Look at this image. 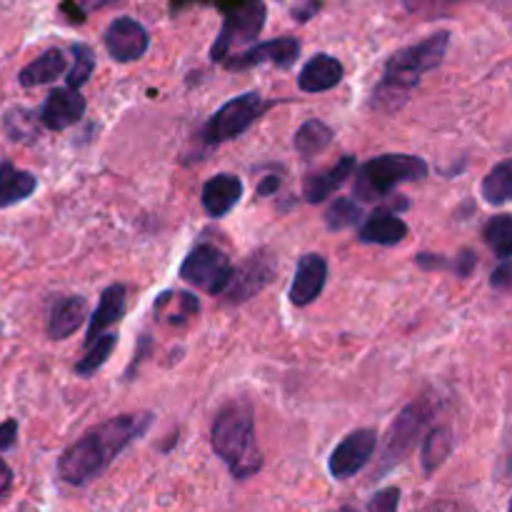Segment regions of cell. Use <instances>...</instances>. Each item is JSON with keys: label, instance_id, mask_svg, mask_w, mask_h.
<instances>
[{"label": "cell", "instance_id": "obj_6", "mask_svg": "<svg viewBox=\"0 0 512 512\" xmlns=\"http://www.w3.org/2000/svg\"><path fill=\"white\" fill-rule=\"evenodd\" d=\"M233 263L220 248L210 243H198L180 263V280L208 295H223L233 278Z\"/></svg>", "mask_w": 512, "mask_h": 512}, {"label": "cell", "instance_id": "obj_26", "mask_svg": "<svg viewBox=\"0 0 512 512\" xmlns=\"http://www.w3.org/2000/svg\"><path fill=\"white\" fill-rule=\"evenodd\" d=\"M483 200L490 205H505L512 198V163L510 160H500L493 165L488 175H485L483 185H480Z\"/></svg>", "mask_w": 512, "mask_h": 512}, {"label": "cell", "instance_id": "obj_3", "mask_svg": "<svg viewBox=\"0 0 512 512\" xmlns=\"http://www.w3.org/2000/svg\"><path fill=\"white\" fill-rule=\"evenodd\" d=\"M210 445L235 480H248L260 473L263 455L255 438V410L250 400H230L218 410L210 425Z\"/></svg>", "mask_w": 512, "mask_h": 512}, {"label": "cell", "instance_id": "obj_25", "mask_svg": "<svg viewBox=\"0 0 512 512\" xmlns=\"http://www.w3.org/2000/svg\"><path fill=\"white\" fill-rule=\"evenodd\" d=\"M453 453V430L440 425V428H433L428 435H425L423 443V470L425 475H433L445 460Z\"/></svg>", "mask_w": 512, "mask_h": 512}, {"label": "cell", "instance_id": "obj_38", "mask_svg": "<svg viewBox=\"0 0 512 512\" xmlns=\"http://www.w3.org/2000/svg\"><path fill=\"white\" fill-rule=\"evenodd\" d=\"M10 488H13V470H10V465L0 458V503L8 498Z\"/></svg>", "mask_w": 512, "mask_h": 512}, {"label": "cell", "instance_id": "obj_20", "mask_svg": "<svg viewBox=\"0 0 512 512\" xmlns=\"http://www.w3.org/2000/svg\"><path fill=\"white\" fill-rule=\"evenodd\" d=\"M345 68L338 58L328 53H318L303 65L298 75V88L303 93H328L343 83Z\"/></svg>", "mask_w": 512, "mask_h": 512}, {"label": "cell", "instance_id": "obj_21", "mask_svg": "<svg viewBox=\"0 0 512 512\" xmlns=\"http://www.w3.org/2000/svg\"><path fill=\"white\" fill-rule=\"evenodd\" d=\"M38 190V178L28 170L15 168L10 160H0V210L23 203Z\"/></svg>", "mask_w": 512, "mask_h": 512}, {"label": "cell", "instance_id": "obj_5", "mask_svg": "<svg viewBox=\"0 0 512 512\" xmlns=\"http://www.w3.org/2000/svg\"><path fill=\"white\" fill-rule=\"evenodd\" d=\"M275 103L265 100L258 90H248V93H240L238 98H230L228 103L220 105L213 115L208 118V123L203 125V133L200 138L205 140V145H220L228 143V140L240 138L250 125L258 118H263Z\"/></svg>", "mask_w": 512, "mask_h": 512}, {"label": "cell", "instance_id": "obj_18", "mask_svg": "<svg viewBox=\"0 0 512 512\" xmlns=\"http://www.w3.org/2000/svg\"><path fill=\"white\" fill-rule=\"evenodd\" d=\"M88 300L83 295H60L53 300L48 315V333L50 340H65L88 320Z\"/></svg>", "mask_w": 512, "mask_h": 512}, {"label": "cell", "instance_id": "obj_37", "mask_svg": "<svg viewBox=\"0 0 512 512\" xmlns=\"http://www.w3.org/2000/svg\"><path fill=\"white\" fill-rule=\"evenodd\" d=\"M490 285H493L495 290H510L512 285V270H510V260H500L498 268L493 270V275H490Z\"/></svg>", "mask_w": 512, "mask_h": 512}, {"label": "cell", "instance_id": "obj_35", "mask_svg": "<svg viewBox=\"0 0 512 512\" xmlns=\"http://www.w3.org/2000/svg\"><path fill=\"white\" fill-rule=\"evenodd\" d=\"M415 263H418V268L423 270H450L453 258H448V255H438V253H418Z\"/></svg>", "mask_w": 512, "mask_h": 512}, {"label": "cell", "instance_id": "obj_1", "mask_svg": "<svg viewBox=\"0 0 512 512\" xmlns=\"http://www.w3.org/2000/svg\"><path fill=\"white\" fill-rule=\"evenodd\" d=\"M150 425H153V413H123L95 425L63 450L58 458L60 480L73 488L93 483L125 448L148 433Z\"/></svg>", "mask_w": 512, "mask_h": 512}, {"label": "cell", "instance_id": "obj_28", "mask_svg": "<svg viewBox=\"0 0 512 512\" xmlns=\"http://www.w3.org/2000/svg\"><path fill=\"white\" fill-rule=\"evenodd\" d=\"M483 240L500 260H510L512 255V215L500 213L485 223Z\"/></svg>", "mask_w": 512, "mask_h": 512}, {"label": "cell", "instance_id": "obj_11", "mask_svg": "<svg viewBox=\"0 0 512 512\" xmlns=\"http://www.w3.org/2000/svg\"><path fill=\"white\" fill-rule=\"evenodd\" d=\"M430 405L428 403H410L403 413L395 418V423L390 425L388 440H385V465H395L415 448L420 433L428 425L430 420Z\"/></svg>", "mask_w": 512, "mask_h": 512}, {"label": "cell", "instance_id": "obj_9", "mask_svg": "<svg viewBox=\"0 0 512 512\" xmlns=\"http://www.w3.org/2000/svg\"><path fill=\"white\" fill-rule=\"evenodd\" d=\"M300 58V40L293 35H283V38L265 40V43H253V48H245L243 53L228 55L223 60L228 70H248L258 68V65H275L280 70L293 68L295 60Z\"/></svg>", "mask_w": 512, "mask_h": 512}, {"label": "cell", "instance_id": "obj_27", "mask_svg": "<svg viewBox=\"0 0 512 512\" xmlns=\"http://www.w3.org/2000/svg\"><path fill=\"white\" fill-rule=\"evenodd\" d=\"M115 345H118V333L100 335L95 343H90L88 348H85L83 358L73 365L75 375H80V378H90V375L98 373V370L108 363L110 355H113Z\"/></svg>", "mask_w": 512, "mask_h": 512}, {"label": "cell", "instance_id": "obj_23", "mask_svg": "<svg viewBox=\"0 0 512 512\" xmlns=\"http://www.w3.org/2000/svg\"><path fill=\"white\" fill-rule=\"evenodd\" d=\"M200 310L198 298L193 293H183V290H165L158 300H155V318L170 325H183L190 318H195Z\"/></svg>", "mask_w": 512, "mask_h": 512}, {"label": "cell", "instance_id": "obj_31", "mask_svg": "<svg viewBox=\"0 0 512 512\" xmlns=\"http://www.w3.org/2000/svg\"><path fill=\"white\" fill-rule=\"evenodd\" d=\"M5 133H8L10 140H30L35 138V123L33 113L23 108H13L5 113L3 118Z\"/></svg>", "mask_w": 512, "mask_h": 512}, {"label": "cell", "instance_id": "obj_41", "mask_svg": "<svg viewBox=\"0 0 512 512\" xmlns=\"http://www.w3.org/2000/svg\"><path fill=\"white\" fill-rule=\"evenodd\" d=\"M338 512H358V510H355V508H353V505H345V508H340Z\"/></svg>", "mask_w": 512, "mask_h": 512}, {"label": "cell", "instance_id": "obj_17", "mask_svg": "<svg viewBox=\"0 0 512 512\" xmlns=\"http://www.w3.org/2000/svg\"><path fill=\"white\" fill-rule=\"evenodd\" d=\"M243 193H245V185L238 175L218 173L203 185V195H200V200H203L205 213H208L210 218L218 220V218H225V215L240 203Z\"/></svg>", "mask_w": 512, "mask_h": 512}, {"label": "cell", "instance_id": "obj_8", "mask_svg": "<svg viewBox=\"0 0 512 512\" xmlns=\"http://www.w3.org/2000/svg\"><path fill=\"white\" fill-rule=\"evenodd\" d=\"M378 448V433L373 428H360L345 435L328 458V473L335 480H350L373 458Z\"/></svg>", "mask_w": 512, "mask_h": 512}, {"label": "cell", "instance_id": "obj_2", "mask_svg": "<svg viewBox=\"0 0 512 512\" xmlns=\"http://www.w3.org/2000/svg\"><path fill=\"white\" fill-rule=\"evenodd\" d=\"M448 45L450 33L448 30H438V33L428 35L420 43L408 45V48L390 55L388 63H385L383 78L378 80V85L370 93V108L380 115H395L398 110H403V105L408 103L423 75L443 63Z\"/></svg>", "mask_w": 512, "mask_h": 512}, {"label": "cell", "instance_id": "obj_39", "mask_svg": "<svg viewBox=\"0 0 512 512\" xmlns=\"http://www.w3.org/2000/svg\"><path fill=\"white\" fill-rule=\"evenodd\" d=\"M278 188H280L278 175H265V178L260 180V185H258V195H260V198H270V195L278 193Z\"/></svg>", "mask_w": 512, "mask_h": 512}, {"label": "cell", "instance_id": "obj_14", "mask_svg": "<svg viewBox=\"0 0 512 512\" xmlns=\"http://www.w3.org/2000/svg\"><path fill=\"white\" fill-rule=\"evenodd\" d=\"M85 115V98L80 90L73 88H53V93L43 100L38 110V123L48 130H65L70 125L80 123Z\"/></svg>", "mask_w": 512, "mask_h": 512}, {"label": "cell", "instance_id": "obj_10", "mask_svg": "<svg viewBox=\"0 0 512 512\" xmlns=\"http://www.w3.org/2000/svg\"><path fill=\"white\" fill-rule=\"evenodd\" d=\"M275 278V258L265 250L250 255L238 270H233V278H230L228 288H225L223 298L225 303H248L250 298L265 290L270 285V280Z\"/></svg>", "mask_w": 512, "mask_h": 512}, {"label": "cell", "instance_id": "obj_15", "mask_svg": "<svg viewBox=\"0 0 512 512\" xmlns=\"http://www.w3.org/2000/svg\"><path fill=\"white\" fill-rule=\"evenodd\" d=\"M125 308H128V288L123 283H113L103 290L93 315H88V330H85V348L108 333L113 325L123 320Z\"/></svg>", "mask_w": 512, "mask_h": 512}, {"label": "cell", "instance_id": "obj_19", "mask_svg": "<svg viewBox=\"0 0 512 512\" xmlns=\"http://www.w3.org/2000/svg\"><path fill=\"white\" fill-rule=\"evenodd\" d=\"M355 173V158L353 155H343L335 165L323 170H315L305 178L303 183V200L305 203H323L338 188H343Z\"/></svg>", "mask_w": 512, "mask_h": 512}, {"label": "cell", "instance_id": "obj_34", "mask_svg": "<svg viewBox=\"0 0 512 512\" xmlns=\"http://www.w3.org/2000/svg\"><path fill=\"white\" fill-rule=\"evenodd\" d=\"M475 268H478V255H475V250L470 248L460 250V253L453 258V265H450V270H453L458 278H473Z\"/></svg>", "mask_w": 512, "mask_h": 512}, {"label": "cell", "instance_id": "obj_13", "mask_svg": "<svg viewBox=\"0 0 512 512\" xmlns=\"http://www.w3.org/2000/svg\"><path fill=\"white\" fill-rule=\"evenodd\" d=\"M330 265L320 253H305L298 260L295 268V278L288 288V300L295 308H305V305L315 303L323 295L325 283H328Z\"/></svg>", "mask_w": 512, "mask_h": 512}, {"label": "cell", "instance_id": "obj_7", "mask_svg": "<svg viewBox=\"0 0 512 512\" xmlns=\"http://www.w3.org/2000/svg\"><path fill=\"white\" fill-rule=\"evenodd\" d=\"M265 15H268V10H265L263 0H250V3L235 8L233 13L225 18L218 38H215L213 48H210V60L223 63L230 55V50L253 43L260 35V30H263Z\"/></svg>", "mask_w": 512, "mask_h": 512}, {"label": "cell", "instance_id": "obj_32", "mask_svg": "<svg viewBox=\"0 0 512 512\" xmlns=\"http://www.w3.org/2000/svg\"><path fill=\"white\" fill-rule=\"evenodd\" d=\"M458 3L460 0H403L408 13L423 15V18H440V15L450 13V8Z\"/></svg>", "mask_w": 512, "mask_h": 512}, {"label": "cell", "instance_id": "obj_30", "mask_svg": "<svg viewBox=\"0 0 512 512\" xmlns=\"http://www.w3.org/2000/svg\"><path fill=\"white\" fill-rule=\"evenodd\" d=\"M73 53V68L68 70V88L80 90L90 78H93V70H95V53L90 45L85 43H73L70 48Z\"/></svg>", "mask_w": 512, "mask_h": 512}, {"label": "cell", "instance_id": "obj_29", "mask_svg": "<svg viewBox=\"0 0 512 512\" xmlns=\"http://www.w3.org/2000/svg\"><path fill=\"white\" fill-rule=\"evenodd\" d=\"M363 220V208L355 198H335L333 205L325 210V228L335 230H348Z\"/></svg>", "mask_w": 512, "mask_h": 512}, {"label": "cell", "instance_id": "obj_33", "mask_svg": "<svg viewBox=\"0 0 512 512\" xmlns=\"http://www.w3.org/2000/svg\"><path fill=\"white\" fill-rule=\"evenodd\" d=\"M400 508V488H383L370 498L368 512H398Z\"/></svg>", "mask_w": 512, "mask_h": 512}, {"label": "cell", "instance_id": "obj_16", "mask_svg": "<svg viewBox=\"0 0 512 512\" xmlns=\"http://www.w3.org/2000/svg\"><path fill=\"white\" fill-rule=\"evenodd\" d=\"M410 228L393 208H378L365 218L360 225V243L365 245H380V248H393L408 238Z\"/></svg>", "mask_w": 512, "mask_h": 512}, {"label": "cell", "instance_id": "obj_12", "mask_svg": "<svg viewBox=\"0 0 512 512\" xmlns=\"http://www.w3.org/2000/svg\"><path fill=\"white\" fill-rule=\"evenodd\" d=\"M103 43L115 63H133V60H140L148 53L150 35L143 23L123 15V18H115L108 25V30L103 35Z\"/></svg>", "mask_w": 512, "mask_h": 512}, {"label": "cell", "instance_id": "obj_40", "mask_svg": "<svg viewBox=\"0 0 512 512\" xmlns=\"http://www.w3.org/2000/svg\"><path fill=\"white\" fill-rule=\"evenodd\" d=\"M110 3H115V0H83V5L85 8H105V5H110Z\"/></svg>", "mask_w": 512, "mask_h": 512}, {"label": "cell", "instance_id": "obj_36", "mask_svg": "<svg viewBox=\"0 0 512 512\" xmlns=\"http://www.w3.org/2000/svg\"><path fill=\"white\" fill-rule=\"evenodd\" d=\"M18 443V420L8 418L0 423V453H8Z\"/></svg>", "mask_w": 512, "mask_h": 512}, {"label": "cell", "instance_id": "obj_24", "mask_svg": "<svg viewBox=\"0 0 512 512\" xmlns=\"http://www.w3.org/2000/svg\"><path fill=\"white\" fill-rule=\"evenodd\" d=\"M333 140H335V133L325 120L310 118L300 125L293 143H295V150H298L303 158H315V155L325 153V150L333 145Z\"/></svg>", "mask_w": 512, "mask_h": 512}, {"label": "cell", "instance_id": "obj_22", "mask_svg": "<svg viewBox=\"0 0 512 512\" xmlns=\"http://www.w3.org/2000/svg\"><path fill=\"white\" fill-rule=\"evenodd\" d=\"M63 73H68V60L60 48H48L43 55L25 65L18 73V83L23 88H38V85L55 83Z\"/></svg>", "mask_w": 512, "mask_h": 512}, {"label": "cell", "instance_id": "obj_4", "mask_svg": "<svg viewBox=\"0 0 512 512\" xmlns=\"http://www.w3.org/2000/svg\"><path fill=\"white\" fill-rule=\"evenodd\" d=\"M430 173V165L420 155L410 153H383L365 160L355 175V200L373 203L393 193L398 185L423 180Z\"/></svg>", "mask_w": 512, "mask_h": 512}]
</instances>
